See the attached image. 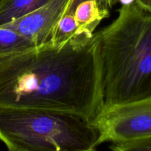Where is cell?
Instances as JSON below:
<instances>
[{
  "mask_svg": "<svg viewBox=\"0 0 151 151\" xmlns=\"http://www.w3.org/2000/svg\"><path fill=\"white\" fill-rule=\"evenodd\" d=\"M118 12L111 24L95 33L101 111L151 97V7L136 0L122 4Z\"/></svg>",
  "mask_w": 151,
  "mask_h": 151,
  "instance_id": "obj_2",
  "label": "cell"
},
{
  "mask_svg": "<svg viewBox=\"0 0 151 151\" xmlns=\"http://www.w3.org/2000/svg\"><path fill=\"white\" fill-rule=\"evenodd\" d=\"M91 123L100 134V145L125 142L151 136V97L103 111Z\"/></svg>",
  "mask_w": 151,
  "mask_h": 151,
  "instance_id": "obj_4",
  "label": "cell"
},
{
  "mask_svg": "<svg viewBox=\"0 0 151 151\" xmlns=\"http://www.w3.org/2000/svg\"><path fill=\"white\" fill-rule=\"evenodd\" d=\"M137 1H139L142 4H145V5L151 6V0H137Z\"/></svg>",
  "mask_w": 151,
  "mask_h": 151,
  "instance_id": "obj_12",
  "label": "cell"
},
{
  "mask_svg": "<svg viewBox=\"0 0 151 151\" xmlns=\"http://www.w3.org/2000/svg\"><path fill=\"white\" fill-rule=\"evenodd\" d=\"M110 148L116 151H151V136L125 142L111 144Z\"/></svg>",
  "mask_w": 151,
  "mask_h": 151,
  "instance_id": "obj_10",
  "label": "cell"
},
{
  "mask_svg": "<svg viewBox=\"0 0 151 151\" xmlns=\"http://www.w3.org/2000/svg\"><path fill=\"white\" fill-rule=\"evenodd\" d=\"M37 46L30 38L13 29L0 27V58L27 51Z\"/></svg>",
  "mask_w": 151,
  "mask_h": 151,
  "instance_id": "obj_8",
  "label": "cell"
},
{
  "mask_svg": "<svg viewBox=\"0 0 151 151\" xmlns=\"http://www.w3.org/2000/svg\"><path fill=\"white\" fill-rule=\"evenodd\" d=\"M50 0H0V27L19 19Z\"/></svg>",
  "mask_w": 151,
  "mask_h": 151,
  "instance_id": "obj_7",
  "label": "cell"
},
{
  "mask_svg": "<svg viewBox=\"0 0 151 151\" xmlns=\"http://www.w3.org/2000/svg\"><path fill=\"white\" fill-rule=\"evenodd\" d=\"M73 15L81 34L91 36L101 21L109 16V11L100 8L94 0H86L76 6Z\"/></svg>",
  "mask_w": 151,
  "mask_h": 151,
  "instance_id": "obj_6",
  "label": "cell"
},
{
  "mask_svg": "<svg viewBox=\"0 0 151 151\" xmlns=\"http://www.w3.org/2000/svg\"><path fill=\"white\" fill-rule=\"evenodd\" d=\"M79 35L82 34L80 32L79 26L74 15L66 14L59 21L50 41L61 42Z\"/></svg>",
  "mask_w": 151,
  "mask_h": 151,
  "instance_id": "obj_9",
  "label": "cell"
},
{
  "mask_svg": "<svg viewBox=\"0 0 151 151\" xmlns=\"http://www.w3.org/2000/svg\"><path fill=\"white\" fill-rule=\"evenodd\" d=\"M0 140L10 151H91L100 145L91 121L40 109L0 108Z\"/></svg>",
  "mask_w": 151,
  "mask_h": 151,
  "instance_id": "obj_3",
  "label": "cell"
},
{
  "mask_svg": "<svg viewBox=\"0 0 151 151\" xmlns=\"http://www.w3.org/2000/svg\"><path fill=\"white\" fill-rule=\"evenodd\" d=\"M102 107L95 33L0 58V108L64 112L91 122Z\"/></svg>",
  "mask_w": 151,
  "mask_h": 151,
  "instance_id": "obj_1",
  "label": "cell"
},
{
  "mask_svg": "<svg viewBox=\"0 0 151 151\" xmlns=\"http://www.w3.org/2000/svg\"><path fill=\"white\" fill-rule=\"evenodd\" d=\"M83 1H86V0H72L71 1L70 4H69L65 15L73 14V12L75 10L76 6ZM94 1L97 3V5L100 8L104 10H107V11H109L116 3H118V0H94Z\"/></svg>",
  "mask_w": 151,
  "mask_h": 151,
  "instance_id": "obj_11",
  "label": "cell"
},
{
  "mask_svg": "<svg viewBox=\"0 0 151 151\" xmlns=\"http://www.w3.org/2000/svg\"><path fill=\"white\" fill-rule=\"evenodd\" d=\"M72 0H50L19 19L3 25L30 38L39 46L51 41L59 21Z\"/></svg>",
  "mask_w": 151,
  "mask_h": 151,
  "instance_id": "obj_5",
  "label": "cell"
}]
</instances>
